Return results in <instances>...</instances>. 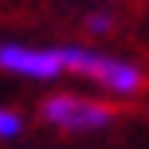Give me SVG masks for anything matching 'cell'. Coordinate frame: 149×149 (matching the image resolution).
<instances>
[{
  "label": "cell",
  "mask_w": 149,
  "mask_h": 149,
  "mask_svg": "<svg viewBox=\"0 0 149 149\" xmlns=\"http://www.w3.org/2000/svg\"><path fill=\"white\" fill-rule=\"evenodd\" d=\"M63 51V67L82 74V79L98 82L106 94H118V98H130L145 86V74L137 63L130 59H118V55H106V51H94V47H59Z\"/></svg>",
  "instance_id": "cell-1"
},
{
  "label": "cell",
  "mask_w": 149,
  "mask_h": 149,
  "mask_svg": "<svg viewBox=\"0 0 149 149\" xmlns=\"http://www.w3.org/2000/svg\"><path fill=\"white\" fill-rule=\"evenodd\" d=\"M39 118L55 130H67V134H90V130H106L114 126V106L98 102L86 94H51L39 106Z\"/></svg>",
  "instance_id": "cell-2"
},
{
  "label": "cell",
  "mask_w": 149,
  "mask_h": 149,
  "mask_svg": "<svg viewBox=\"0 0 149 149\" xmlns=\"http://www.w3.org/2000/svg\"><path fill=\"white\" fill-rule=\"evenodd\" d=\"M0 71L20 74V79H36V82H51V79H59V74H67L59 47L12 43V39H0Z\"/></svg>",
  "instance_id": "cell-3"
},
{
  "label": "cell",
  "mask_w": 149,
  "mask_h": 149,
  "mask_svg": "<svg viewBox=\"0 0 149 149\" xmlns=\"http://www.w3.org/2000/svg\"><path fill=\"white\" fill-rule=\"evenodd\" d=\"M24 134V118L16 110H4L0 106V141H12V137H20Z\"/></svg>",
  "instance_id": "cell-4"
},
{
  "label": "cell",
  "mask_w": 149,
  "mask_h": 149,
  "mask_svg": "<svg viewBox=\"0 0 149 149\" xmlns=\"http://www.w3.org/2000/svg\"><path fill=\"white\" fill-rule=\"evenodd\" d=\"M110 28H114V16H110V12H94V16L86 20V31H90V36H106Z\"/></svg>",
  "instance_id": "cell-5"
}]
</instances>
